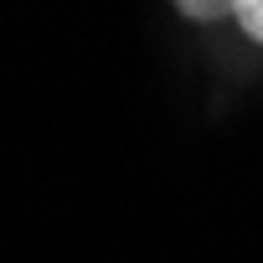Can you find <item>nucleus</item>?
Wrapping results in <instances>:
<instances>
[{"label":"nucleus","mask_w":263,"mask_h":263,"mask_svg":"<svg viewBox=\"0 0 263 263\" xmlns=\"http://www.w3.org/2000/svg\"><path fill=\"white\" fill-rule=\"evenodd\" d=\"M227 16L242 26V36H248V42H258V47H263V0H227Z\"/></svg>","instance_id":"f257e3e1"},{"label":"nucleus","mask_w":263,"mask_h":263,"mask_svg":"<svg viewBox=\"0 0 263 263\" xmlns=\"http://www.w3.org/2000/svg\"><path fill=\"white\" fill-rule=\"evenodd\" d=\"M176 11L186 21H222L227 16V0H176Z\"/></svg>","instance_id":"f03ea898"}]
</instances>
